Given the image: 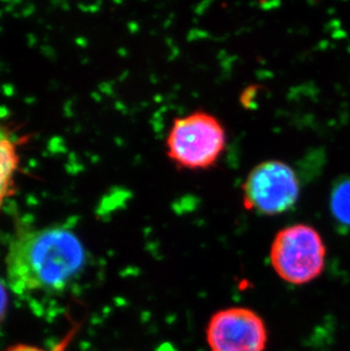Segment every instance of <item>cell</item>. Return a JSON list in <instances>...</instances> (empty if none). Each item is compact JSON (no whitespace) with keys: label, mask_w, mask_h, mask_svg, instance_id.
Here are the masks:
<instances>
[{"label":"cell","mask_w":350,"mask_h":351,"mask_svg":"<svg viewBox=\"0 0 350 351\" xmlns=\"http://www.w3.org/2000/svg\"><path fill=\"white\" fill-rule=\"evenodd\" d=\"M331 208L334 215L340 222L350 224V181L338 184L331 198Z\"/></svg>","instance_id":"52a82bcc"},{"label":"cell","mask_w":350,"mask_h":351,"mask_svg":"<svg viewBox=\"0 0 350 351\" xmlns=\"http://www.w3.org/2000/svg\"><path fill=\"white\" fill-rule=\"evenodd\" d=\"M205 333L211 351H265L268 348L266 323L254 309L242 306L215 312Z\"/></svg>","instance_id":"5b68a950"},{"label":"cell","mask_w":350,"mask_h":351,"mask_svg":"<svg viewBox=\"0 0 350 351\" xmlns=\"http://www.w3.org/2000/svg\"><path fill=\"white\" fill-rule=\"evenodd\" d=\"M270 262L282 281L292 285H308L323 274L327 245L313 226H289L275 234Z\"/></svg>","instance_id":"3957f363"},{"label":"cell","mask_w":350,"mask_h":351,"mask_svg":"<svg viewBox=\"0 0 350 351\" xmlns=\"http://www.w3.org/2000/svg\"><path fill=\"white\" fill-rule=\"evenodd\" d=\"M226 138L218 117L197 110L174 119L166 139L167 156L180 169H209L224 153Z\"/></svg>","instance_id":"7a4b0ae2"},{"label":"cell","mask_w":350,"mask_h":351,"mask_svg":"<svg viewBox=\"0 0 350 351\" xmlns=\"http://www.w3.org/2000/svg\"><path fill=\"white\" fill-rule=\"evenodd\" d=\"M84 261L83 245L70 230H25L7 252L6 285L24 298L58 295L75 280Z\"/></svg>","instance_id":"6da1fadb"},{"label":"cell","mask_w":350,"mask_h":351,"mask_svg":"<svg viewBox=\"0 0 350 351\" xmlns=\"http://www.w3.org/2000/svg\"><path fill=\"white\" fill-rule=\"evenodd\" d=\"M301 184L294 169L281 160H266L251 169L242 184V204L248 212L275 216L292 208Z\"/></svg>","instance_id":"277c9868"},{"label":"cell","mask_w":350,"mask_h":351,"mask_svg":"<svg viewBox=\"0 0 350 351\" xmlns=\"http://www.w3.org/2000/svg\"><path fill=\"white\" fill-rule=\"evenodd\" d=\"M5 283L0 280V324L6 315L7 307H8V293Z\"/></svg>","instance_id":"9c48e42d"},{"label":"cell","mask_w":350,"mask_h":351,"mask_svg":"<svg viewBox=\"0 0 350 351\" xmlns=\"http://www.w3.org/2000/svg\"><path fill=\"white\" fill-rule=\"evenodd\" d=\"M67 343L57 346L56 348L53 350H47V349L40 348L38 346L27 345V343H20V345L12 346L10 348H7L5 351H63L64 347Z\"/></svg>","instance_id":"ba28073f"},{"label":"cell","mask_w":350,"mask_h":351,"mask_svg":"<svg viewBox=\"0 0 350 351\" xmlns=\"http://www.w3.org/2000/svg\"><path fill=\"white\" fill-rule=\"evenodd\" d=\"M17 164L16 146L6 130L0 126V207L10 193Z\"/></svg>","instance_id":"8992f818"}]
</instances>
